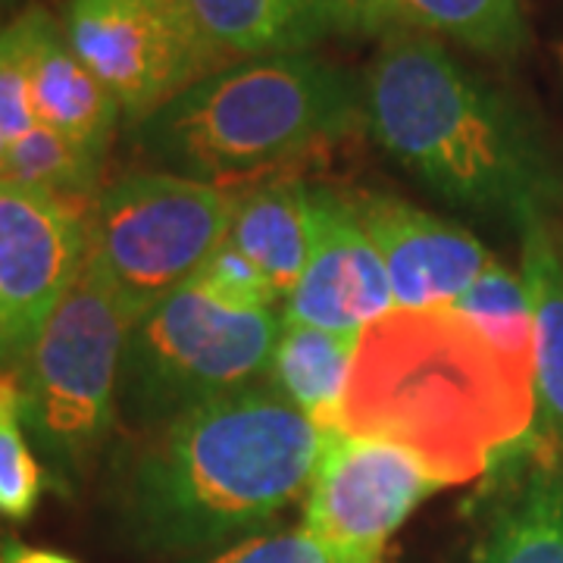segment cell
Returning a JSON list of instances; mask_svg holds the SVG:
<instances>
[{"mask_svg":"<svg viewBox=\"0 0 563 563\" xmlns=\"http://www.w3.org/2000/svg\"><path fill=\"white\" fill-rule=\"evenodd\" d=\"M536 422V363L432 307L388 310L363 329L339 429L404 448L444 485H463L529 442Z\"/></svg>","mask_w":563,"mask_h":563,"instance_id":"obj_1","label":"cell"},{"mask_svg":"<svg viewBox=\"0 0 563 563\" xmlns=\"http://www.w3.org/2000/svg\"><path fill=\"white\" fill-rule=\"evenodd\" d=\"M320 444V426L273 385H247L141 432L117 476L125 526L163 554L254 539L310 488Z\"/></svg>","mask_w":563,"mask_h":563,"instance_id":"obj_2","label":"cell"},{"mask_svg":"<svg viewBox=\"0 0 563 563\" xmlns=\"http://www.w3.org/2000/svg\"><path fill=\"white\" fill-rule=\"evenodd\" d=\"M363 125L448 203L520 222L558 198L539 132L432 35H391L363 79Z\"/></svg>","mask_w":563,"mask_h":563,"instance_id":"obj_3","label":"cell"},{"mask_svg":"<svg viewBox=\"0 0 563 563\" xmlns=\"http://www.w3.org/2000/svg\"><path fill=\"white\" fill-rule=\"evenodd\" d=\"M363 125V81L317 54L222 66L135 125L163 173L229 185L298 163Z\"/></svg>","mask_w":563,"mask_h":563,"instance_id":"obj_4","label":"cell"},{"mask_svg":"<svg viewBox=\"0 0 563 563\" xmlns=\"http://www.w3.org/2000/svg\"><path fill=\"white\" fill-rule=\"evenodd\" d=\"M132 325L135 317L85 263L20 361L25 429L57 485L76 483L113 435Z\"/></svg>","mask_w":563,"mask_h":563,"instance_id":"obj_5","label":"cell"},{"mask_svg":"<svg viewBox=\"0 0 563 563\" xmlns=\"http://www.w3.org/2000/svg\"><path fill=\"white\" fill-rule=\"evenodd\" d=\"M282 310H239L191 279L141 313L122 351L117 410L147 432L269 376Z\"/></svg>","mask_w":563,"mask_h":563,"instance_id":"obj_6","label":"cell"},{"mask_svg":"<svg viewBox=\"0 0 563 563\" xmlns=\"http://www.w3.org/2000/svg\"><path fill=\"white\" fill-rule=\"evenodd\" d=\"M235 195L173 173H135L101 188L88 213V257L139 320L195 279L229 239Z\"/></svg>","mask_w":563,"mask_h":563,"instance_id":"obj_7","label":"cell"},{"mask_svg":"<svg viewBox=\"0 0 563 563\" xmlns=\"http://www.w3.org/2000/svg\"><path fill=\"white\" fill-rule=\"evenodd\" d=\"M63 32L132 125L229 66L185 0H69Z\"/></svg>","mask_w":563,"mask_h":563,"instance_id":"obj_8","label":"cell"},{"mask_svg":"<svg viewBox=\"0 0 563 563\" xmlns=\"http://www.w3.org/2000/svg\"><path fill=\"white\" fill-rule=\"evenodd\" d=\"M444 483L395 444L322 432L303 504V532L344 563H383L388 539Z\"/></svg>","mask_w":563,"mask_h":563,"instance_id":"obj_9","label":"cell"},{"mask_svg":"<svg viewBox=\"0 0 563 563\" xmlns=\"http://www.w3.org/2000/svg\"><path fill=\"white\" fill-rule=\"evenodd\" d=\"M88 213L35 185L0 181V363H20L79 279Z\"/></svg>","mask_w":563,"mask_h":563,"instance_id":"obj_10","label":"cell"},{"mask_svg":"<svg viewBox=\"0 0 563 563\" xmlns=\"http://www.w3.org/2000/svg\"><path fill=\"white\" fill-rule=\"evenodd\" d=\"M310 257L282 303V320L332 332H363L395 310L385 263L363 229L354 195L310 188Z\"/></svg>","mask_w":563,"mask_h":563,"instance_id":"obj_11","label":"cell"},{"mask_svg":"<svg viewBox=\"0 0 563 563\" xmlns=\"http://www.w3.org/2000/svg\"><path fill=\"white\" fill-rule=\"evenodd\" d=\"M363 229L388 273L395 310L451 307L495 261L461 225L388 195H354Z\"/></svg>","mask_w":563,"mask_h":563,"instance_id":"obj_12","label":"cell"},{"mask_svg":"<svg viewBox=\"0 0 563 563\" xmlns=\"http://www.w3.org/2000/svg\"><path fill=\"white\" fill-rule=\"evenodd\" d=\"M479 563H563V448L529 435L495 470Z\"/></svg>","mask_w":563,"mask_h":563,"instance_id":"obj_13","label":"cell"},{"mask_svg":"<svg viewBox=\"0 0 563 563\" xmlns=\"http://www.w3.org/2000/svg\"><path fill=\"white\" fill-rule=\"evenodd\" d=\"M13 25L20 32L29 66L35 120L103 163L122 117L117 98L81 63L63 32V22L54 20L47 10L32 7L20 13Z\"/></svg>","mask_w":563,"mask_h":563,"instance_id":"obj_14","label":"cell"},{"mask_svg":"<svg viewBox=\"0 0 563 563\" xmlns=\"http://www.w3.org/2000/svg\"><path fill=\"white\" fill-rule=\"evenodd\" d=\"M351 35H442L507 60L526 44L520 0H339Z\"/></svg>","mask_w":563,"mask_h":563,"instance_id":"obj_15","label":"cell"},{"mask_svg":"<svg viewBox=\"0 0 563 563\" xmlns=\"http://www.w3.org/2000/svg\"><path fill=\"white\" fill-rule=\"evenodd\" d=\"M201 35L229 63L310 54L342 32L339 0H185Z\"/></svg>","mask_w":563,"mask_h":563,"instance_id":"obj_16","label":"cell"},{"mask_svg":"<svg viewBox=\"0 0 563 563\" xmlns=\"http://www.w3.org/2000/svg\"><path fill=\"white\" fill-rule=\"evenodd\" d=\"M310 188L301 179L261 181L235 195L229 220V244L261 266L282 303L310 257Z\"/></svg>","mask_w":563,"mask_h":563,"instance_id":"obj_17","label":"cell"},{"mask_svg":"<svg viewBox=\"0 0 563 563\" xmlns=\"http://www.w3.org/2000/svg\"><path fill=\"white\" fill-rule=\"evenodd\" d=\"M523 285L536 325L539 429L563 448V235L544 213L520 222Z\"/></svg>","mask_w":563,"mask_h":563,"instance_id":"obj_18","label":"cell"},{"mask_svg":"<svg viewBox=\"0 0 563 563\" xmlns=\"http://www.w3.org/2000/svg\"><path fill=\"white\" fill-rule=\"evenodd\" d=\"M361 332H332L307 322L282 320L266 383L298 407L322 432L339 429L344 388Z\"/></svg>","mask_w":563,"mask_h":563,"instance_id":"obj_19","label":"cell"},{"mask_svg":"<svg viewBox=\"0 0 563 563\" xmlns=\"http://www.w3.org/2000/svg\"><path fill=\"white\" fill-rule=\"evenodd\" d=\"M101 161L41 122L10 141L7 151V179L35 185L69 203L95 201L101 195Z\"/></svg>","mask_w":563,"mask_h":563,"instance_id":"obj_20","label":"cell"},{"mask_svg":"<svg viewBox=\"0 0 563 563\" xmlns=\"http://www.w3.org/2000/svg\"><path fill=\"white\" fill-rule=\"evenodd\" d=\"M451 310L476 322L507 354L536 363V325H532V303L526 295L523 276L492 261L461 298L451 303Z\"/></svg>","mask_w":563,"mask_h":563,"instance_id":"obj_21","label":"cell"},{"mask_svg":"<svg viewBox=\"0 0 563 563\" xmlns=\"http://www.w3.org/2000/svg\"><path fill=\"white\" fill-rule=\"evenodd\" d=\"M22 426L20 376L0 373V517L7 520H29L44 488V470L25 442Z\"/></svg>","mask_w":563,"mask_h":563,"instance_id":"obj_22","label":"cell"},{"mask_svg":"<svg viewBox=\"0 0 563 563\" xmlns=\"http://www.w3.org/2000/svg\"><path fill=\"white\" fill-rule=\"evenodd\" d=\"M195 282L217 301L239 307V310H282V298L273 288V282L263 276L257 263L247 261L239 247H232L229 239L203 263Z\"/></svg>","mask_w":563,"mask_h":563,"instance_id":"obj_23","label":"cell"},{"mask_svg":"<svg viewBox=\"0 0 563 563\" xmlns=\"http://www.w3.org/2000/svg\"><path fill=\"white\" fill-rule=\"evenodd\" d=\"M35 107H32V85L29 66L22 54V41L16 25L0 29V135L7 141L20 139L35 129Z\"/></svg>","mask_w":563,"mask_h":563,"instance_id":"obj_24","label":"cell"},{"mask_svg":"<svg viewBox=\"0 0 563 563\" xmlns=\"http://www.w3.org/2000/svg\"><path fill=\"white\" fill-rule=\"evenodd\" d=\"M203 563H344L307 532H269L229 544Z\"/></svg>","mask_w":563,"mask_h":563,"instance_id":"obj_25","label":"cell"},{"mask_svg":"<svg viewBox=\"0 0 563 563\" xmlns=\"http://www.w3.org/2000/svg\"><path fill=\"white\" fill-rule=\"evenodd\" d=\"M0 563H76L66 554L44 551V548H29V544L0 539Z\"/></svg>","mask_w":563,"mask_h":563,"instance_id":"obj_26","label":"cell"},{"mask_svg":"<svg viewBox=\"0 0 563 563\" xmlns=\"http://www.w3.org/2000/svg\"><path fill=\"white\" fill-rule=\"evenodd\" d=\"M7 151H10V141L0 135V181L7 179Z\"/></svg>","mask_w":563,"mask_h":563,"instance_id":"obj_27","label":"cell"},{"mask_svg":"<svg viewBox=\"0 0 563 563\" xmlns=\"http://www.w3.org/2000/svg\"><path fill=\"white\" fill-rule=\"evenodd\" d=\"M561 60H563V51H561Z\"/></svg>","mask_w":563,"mask_h":563,"instance_id":"obj_28","label":"cell"}]
</instances>
